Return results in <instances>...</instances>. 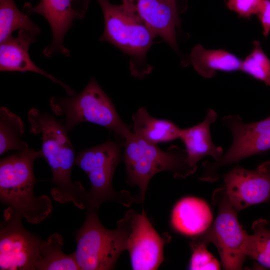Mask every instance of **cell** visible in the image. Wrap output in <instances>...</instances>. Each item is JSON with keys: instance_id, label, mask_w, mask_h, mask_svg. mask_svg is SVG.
Here are the masks:
<instances>
[{"instance_id": "cell-24", "label": "cell", "mask_w": 270, "mask_h": 270, "mask_svg": "<svg viewBox=\"0 0 270 270\" xmlns=\"http://www.w3.org/2000/svg\"><path fill=\"white\" fill-rule=\"evenodd\" d=\"M253 44L251 52L242 62L240 70L270 86V59L260 42L255 40Z\"/></svg>"}, {"instance_id": "cell-16", "label": "cell", "mask_w": 270, "mask_h": 270, "mask_svg": "<svg viewBox=\"0 0 270 270\" xmlns=\"http://www.w3.org/2000/svg\"><path fill=\"white\" fill-rule=\"evenodd\" d=\"M217 116L215 110L210 108L202 122L181 130L179 138L185 146L188 162L196 170L198 162L205 156H210L218 160L224 154L222 148L214 144L210 133V124Z\"/></svg>"}, {"instance_id": "cell-13", "label": "cell", "mask_w": 270, "mask_h": 270, "mask_svg": "<svg viewBox=\"0 0 270 270\" xmlns=\"http://www.w3.org/2000/svg\"><path fill=\"white\" fill-rule=\"evenodd\" d=\"M223 180L230 201L238 212L270 198V160L262 163L254 170L235 166L224 176Z\"/></svg>"}, {"instance_id": "cell-11", "label": "cell", "mask_w": 270, "mask_h": 270, "mask_svg": "<svg viewBox=\"0 0 270 270\" xmlns=\"http://www.w3.org/2000/svg\"><path fill=\"white\" fill-rule=\"evenodd\" d=\"M124 218L128 230L127 250L132 269L157 270L164 260V246L170 236L167 233L164 237L158 234L144 209L140 214L129 210Z\"/></svg>"}, {"instance_id": "cell-10", "label": "cell", "mask_w": 270, "mask_h": 270, "mask_svg": "<svg viewBox=\"0 0 270 270\" xmlns=\"http://www.w3.org/2000/svg\"><path fill=\"white\" fill-rule=\"evenodd\" d=\"M0 228V270H36L44 240L28 231L22 217L7 210Z\"/></svg>"}, {"instance_id": "cell-27", "label": "cell", "mask_w": 270, "mask_h": 270, "mask_svg": "<svg viewBox=\"0 0 270 270\" xmlns=\"http://www.w3.org/2000/svg\"><path fill=\"white\" fill-rule=\"evenodd\" d=\"M262 28V34L266 38L270 32V0H262L256 14Z\"/></svg>"}, {"instance_id": "cell-12", "label": "cell", "mask_w": 270, "mask_h": 270, "mask_svg": "<svg viewBox=\"0 0 270 270\" xmlns=\"http://www.w3.org/2000/svg\"><path fill=\"white\" fill-rule=\"evenodd\" d=\"M90 0H40L36 6L26 2L24 10L29 14H38L48 22L52 34L50 46L42 52L50 57L56 53L69 56L70 52L64 44V39L75 20L82 18L86 14Z\"/></svg>"}, {"instance_id": "cell-20", "label": "cell", "mask_w": 270, "mask_h": 270, "mask_svg": "<svg viewBox=\"0 0 270 270\" xmlns=\"http://www.w3.org/2000/svg\"><path fill=\"white\" fill-rule=\"evenodd\" d=\"M63 237L54 233L44 240L40 250L36 270H80L74 252L66 254L62 251Z\"/></svg>"}, {"instance_id": "cell-17", "label": "cell", "mask_w": 270, "mask_h": 270, "mask_svg": "<svg viewBox=\"0 0 270 270\" xmlns=\"http://www.w3.org/2000/svg\"><path fill=\"white\" fill-rule=\"evenodd\" d=\"M212 215L210 206L200 198L186 197L173 208L171 224L178 232L187 236L200 234L210 226Z\"/></svg>"}, {"instance_id": "cell-8", "label": "cell", "mask_w": 270, "mask_h": 270, "mask_svg": "<svg viewBox=\"0 0 270 270\" xmlns=\"http://www.w3.org/2000/svg\"><path fill=\"white\" fill-rule=\"evenodd\" d=\"M212 201L218 208L216 218L212 227L195 236L215 245L225 270H242L246 257L244 248L248 234L238 222V212L230 202L224 186L214 190Z\"/></svg>"}, {"instance_id": "cell-14", "label": "cell", "mask_w": 270, "mask_h": 270, "mask_svg": "<svg viewBox=\"0 0 270 270\" xmlns=\"http://www.w3.org/2000/svg\"><path fill=\"white\" fill-rule=\"evenodd\" d=\"M133 15L178 52L176 28L179 26L178 8L164 0H121Z\"/></svg>"}, {"instance_id": "cell-4", "label": "cell", "mask_w": 270, "mask_h": 270, "mask_svg": "<svg viewBox=\"0 0 270 270\" xmlns=\"http://www.w3.org/2000/svg\"><path fill=\"white\" fill-rule=\"evenodd\" d=\"M104 16V28L100 38L108 42L130 58V70L136 77L144 78L152 68L146 61V54L156 35L122 4L109 0H96Z\"/></svg>"}, {"instance_id": "cell-1", "label": "cell", "mask_w": 270, "mask_h": 270, "mask_svg": "<svg viewBox=\"0 0 270 270\" xmlns=\"http://www.w3.org/2000/svg\"><path fill=\"white\" fill-rule=\"evenodd\" d=\"M30 131L42 134V152L52 174V198L62 204L72 202L80 208H86L88 192L78 181L73 182L71 173L76 156L68 130L60 120L35 108L28 114Z\"/></svg>"}, {"instance_id": "cell-26", "label": "cell", "mask_w": 270, "mask_h": 270, "mask_svg": "<svg viewBox=\"0 0 270 270\" xmlns=\"http://www.w3.org/2000/svg\"><path fill=\"white\" fill-rule=\"evenodd\" d=\"M262 0H228L226 6L240 16L249 18L257 14Z\"/></svg>"}, {"instance_id": "cell-7", "label": "cell", "mask_w": 270, "mask_h": 270, "mask_svg": "<svg viewBox=\"0 0 270 270\" xmlns=\"http://www.w3.org/2000/svg\"><path fill=\"white\" fill-rule=\"evenodd\" d=\"M121 157L120 144L112 140L87 148L76 156L74 164L87 174L90 183L87 210H97L106 201L126 207L136 202L135 196L128 192H117L112 187V178Z\"/></svg>"}, {"instance_id": "cell-9", "label": "cell", "mask_w": 270, "mask_h": 270, "mask_svg": "<svg viewBox=\"0 0 270 270\" xmlns=\"http://www.w3.org/2000/svg\"><path fill=\"white\" fill-rule=\"evenodd\" d=\"M222 123L232 134V144L218 160L202 162L200 180L214 182L220 178L218 171L220 168L270 150V116L260 121L247 123L238 114H230L222 118Z\"/></svg>"}, {"instance_id": "cell-6", "label": "cell", "mask_w": 270, "mask_h": 270, "mask_svg": "<svg viewBox=\"0 0 270 270\" xmlns=\"http://www.w3.org/2000/svg\"><path fill=\"white\" fill-rule=\"evenodd\" d=\"M108 230L100 222L97 210H87L85 220L76 234L74 252L80 270H108L114 268L121 254L127 250L128 230L125 220Z\"/></svg>"}, {"instance_id": "cell-2", "label": "cell", "mask_w": 270, "mask_h": 270, "mask_svg": "<svg viewBox=\"0 0 270 270\" xmlns=\"http://www.w3.org/2000/svg\"><path fill=\"white\" fill-rule=\"evenodd\" d=\"M43 158L42 150L30 148L19 150L0 162V200L8 206L6 210L33 224L47 218L52 210V202L45 195L36 196L34 171L36 160Z\"/></svg>"}, {"instance_id": "cell-19", "label": "cell", "mask_w": 270, "mask_h": 270, "mask_svg": "<svg viewBox=\"0 0 270 270\" xmlns=\"http://www.w3.org/2000/svg\"><path fill=\"white\" fill-rule=\"evenodd\" d=\"M133 132L146 142L158 143L179 138L182 129L173 122L151 116L144 107L132 116Z\"/></svg>"}, {"instance_id": "cell-21", "label": "cell", "mask_w": 270, "mask_h": 270, "mask_svg": "<svg viewBox=\"0 0 270 270\" xmlns=\"http://www.w3.org/2000/svg\"><path fill=\"white\" fill-rule=\"evenodd\" d=\"M24 127L20 118L6 107L0 108V154L29 148L22 140Z\"/></svg>"}, {"instance_id": "cell-28", "label": "cell", "mask_w": 270, "mask_h": 270, "mask_svg": "<svg viewBox=\"0 0 270 270\" xmlns=\"http://www.w3.org/2000/svg\"><path fill=\"white\" fill-rule=\"evenodd\" d=\"M168 4L173 6L174 7L177 8L176 0H164Z\"/></svg>"}, {"instance_id": "cell-23", "label": "cell", "mask_w": 270, "mask_h": 270, "mask_svg": "<svg viewBox=\"0 0 270 270\" xmlns=\"http://www.w3.org/2000/svg\"><path fill=\"white\" fill-rule=\"evenodd\" d=\"M268 222L262 218L252 224L253 234H248L244 252L261 266L270 268V230L266 228Z\"/></svg>"}, {"instance_id": "cell-5", "label": "cell", "mask_w": 270, "mask_h": 270, "mask_svg": "<svg viewBox=\"0 0 270 270\" xmlns=\"http://www.w3.org/2000/svg\"><path fill=\"white\" fill-rule=\"evenodd\" d=\"M50 104L52 112L62 118L60 121L68 132L84 122L104 127L124 138L132 132L94 78L77 94L51 97Z\"/></svg>"}, {"instance_id": "cell-22", "label": "cell", "mask_w": 270, "mask_h": 270, "mask_svg": "<svg viewBox=\"0 0 270 270\" xmlns=\"http://www.w3.org/2000/svg\"><path fill=\"white\" fill-rule=\"evenodd\" d=\"M26 30L38 35L40 29L16 6L14 0H0V42L16 30Z\"/></svg>"}, {"instance_id": "cell-15", "label": "cell", "mask_w": 270, "mask_h": 270, "mask_svg": "<svg viewBox=\"0 0 270 270\" xmlns=\"http://www.w3.org/2000/svg\"><path fill=\"white\" fill-rule=\"evenodd\" d=\"M36 36L29 30H20L16 37L11 36L0 42V70L39 74L62 87L68 96L76 94L68 86L40 68L32 60L28 49L30 45L36 41Z\"/></svg>"}, {"instance_id": "cell-3", "label": "cell", "mask_w": 270, "mask_h": 270, "mask_svg": "<svg viewBox=\"0 0 270 270\" xmlns=\"http://www.w3.org/2000/svg\"><path fill=\"white\" fill-rule=\"evenodd\" d=\"M124 140L126 182L139 188L136 203H143L149 182L156 174L169 171L174 178H184L196 172L187 160L186 150L178 146L172 145L164 151L132 132Z\"/></svg>"}, {"instance_id": "cell-25", "label": "cell", "mask_w": 270, "mask_h": 270, "mask_svg": "<svg viewBox=\"0 0 270 270\" xmlns=\"http://www.w3.org/2000/svg\"><path fill=\"white\" fill-rule=\"evenodd\" d=\"M207 244L196 236L190 242L192 254L189 269L192 270H218L220 264L207 250Z\"/></svg>"}, {"instance_id": "cell-18", "label": "cell", "mask_w": 270, "mask_h": 270, "mask_svg": "<svg viewBox=\"0 0 270 270\" xmlns=\"http://www.w3.org/2000/svg\"><path fill=\"white\" fill-rule=\"evenodd\" d=\"M194 70L204 78H212L217 71L240 70L242 60L236 54L222 49L207 50L201 44L194 46L190 56Z\"/></svg>"}]
</instances>
